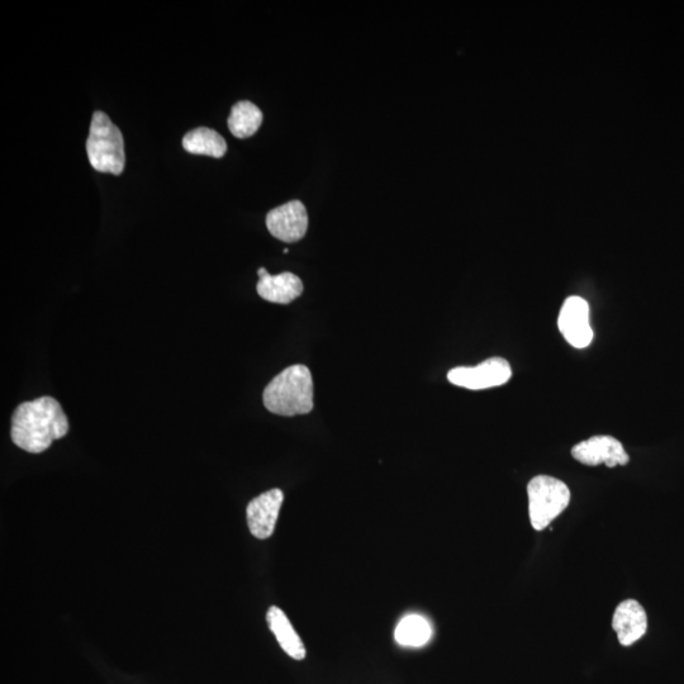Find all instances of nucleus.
I'll list each match as a JSON object with an SVG mask.
<instances>
[{
  "instance_id": "6",
  "label": "nucleus",
  "mask_w": 684,
  "mask_h": 684,
  "mask_svg": "<svg viewBox=\"0 0 684 684\" xmlns=\"http://www.w3.org/2000/svg\"><path fill=\"white\" fill-rule=\"evenodd\" d=\"M284 502V493L279 488L261 493L250 501L246 508L247 526L254 538H272Z\"/></svg>"
},
{
  "instance_id": "15",
  "label": "nucleus",
  "mask_w": 684,
  "mask_h": 684,
  "mask_svg": "<svg viewBox=\"0 0 684 684\" xmlns=\"http://www.w3.org/2000/svg\"><path fill=\"white\" fill-rule=\"evenodd\" d=\"M430 622L420 615H408L398 622L394 630V639L408 648H421L431 640Z\"/></svg>"
},
{
  "instance_id": "13",
  "label": "nucleus",
  "mask_w": 684,
  "mask_h": 684,
  "mask_svg": "<svg viewBox=\"0 0 684 684\" xmlns=\"http://www.w3.org/2000/svg\"><path fill=\"white\" fill-rule=\"evenodd\" d=\"M184 150L193 155L211 156L221 159L227 152L225 139L215 130L198 127L190 131L183 139Z\"/></svg>"
},
{
  "instance_id": "12",
  "label": "nucleus",
  "mask_w": 684,
  "mask_h": 684,
  "mask_svg": "<svg viewBox=\"0 0 684 684\" xmlns=\"http://www.w3.org/2000/svg\"><path fill=\"white\" fill-rule=\"evenodd\" d=\"M266 622H268L270 631H272L285 654L294 660L306 658V645H304L301 636L298 635L282 608L270 607L266 612Z\"/></svg>"
},
{
  "instance_id": "9",
  "label": "nucleus",
  "mask_w": 684,
  "mask_h": 684,
  "mask_svg": "<svg viewBox=\"0 0 684 684\" xmlns=\"http://www.w3.org/2000/svg\"><path fill=\"white\" fill-rule=\"evenodd\" d=\"M266 227L275 239L297 242L307 234V209L301 201H292L274 208L266 216Z\"/></svg>"
},
{
  "instance_id": "10",
  "label": "nucleus",
  "mask_w": 684,
  "mask_h": 684,
  "mask_svg": "<svg viewBox=\"0 0 684 684\" xmlns=\"http://www.w3.org/2000/svg\"><path fill=\"white\" fill-rule=\"evenodd\" d=\"M612 627L620 644L630 646L639 641L648 630V616L638 601L627 600L616 607Z\"/></svg>"
},
{
  "instance_id": "5",
  "label": "nucleus",
  "mask_w": 684,
  "mask_h": 684,
  "mask_svg": "<svg viewBox=\"0 0 684 684\" xmlns=\"http://www.w3.org/2000/svg\"><path fill=\"white\" fill-rule=\"evenodd\" d=\"M511 377V365L502 358L488 359L477 367L454 368L448 373L451 384L470 389V391L503 386Z\"/></svg>"
},
{
  "instance_id": "8",
  "label": "nucleus",
  "mask_w": 684,
  "mask_h": 684,
  "mask_svg": "<svg viewBox=\"0 0 684 684\" xmlns=\"http://www.w3.org/2000/svg\"><path fill=\"white\" fill-rule=\"evenodd\" d=\"M572 455L579 463L591 467L606 464L608 468H615L617 465H626L630 462V456L620 441L607 435L593 436L582 441L574 446Z\"/></svg>"
},
{
  "instance_id": "3",
  "label": "nucleus",
  "mask_w": 684,
  "mask_h": 684,
  "mask_svg": "<svg viewBox=\"0 0 684 684\" xmlns=\"http://www.w3.org/2000/svg\"><path fill=\"white\" fill-rule=\"evenodd\" d=\"M90 165L99 173L122 174L125 169V140L106 113L94 112L87 141Z\"/></svg>"
},
{
  "instance_id": "7",
  "label": "nucleus",
  "mask_w": 684,
  "mask_h": 684,
  "mask_svg": "<svg viewBox=\"0 0 684 684\" xmlns=\"http://www.w3.org/2000/svg\"><path fill=\"white\" fill-rule=\"evenodd\" d=\"M558 326L564 339L573 348L584 349L591 345L593 330L589 325V304L581 297L565 299L560 310Z\"/></svg>"
},
{
  "instance_id": "14",
  "label": "nucleus",
  "mask_w": 684,
  "mask_h": 684,
  "mask_svg": "<svg viewBox=\"0 0 684 684\" xmlns=\"http://www.w3.org/2000/svg\"><path fill=\"white\" fill-rule=\"evenodd\" d=\"M263 123V113L249 101L236 103L228 117V128L237 139H247L255 135Z\"/></svg>"
},
{
  "instance_id": "4",
  "label": "nucleus",
  "mask_w": 684,
  "mask_h": 684,
  "mask_svg": "<svg viewBox=\"0 0 684 684\" xmlns=\"http://www.w3.org/2000/svg\"><path fill=\"white\" fill-rule=\"evenodd\" d=\"M529 515L536 531L546 529L569 506L570 491L562 481L549 475H538L527 486Z\"/></svg>"
},
{
  "instance_id": "1",
  "label": "nucleus",
  "mask_w": 684,
  "mask_h": 684,
  "mask_svg": "<svg viewBox=\"0 0 684 684\" xmlns=\"http://www.w3.org/2000/svg\"><path fill=\"white\" fill-rule=\"evenodd\" d=\"M68 432V417L55 398L45 396L23 402L13 412L12 441L27 453H44L55 440L63 439Z\"/></svg>"
},
{
  "instance_id": "2",
  "label": "nucleus",
  "mask_w": 684,
  "mask_h": 684,
  "mask_svg": "<svg viewBox=\"0 0 684 684\" xmlns=\"http://www.w3.org/2000/svg\"><path fill=\"white\" fill-rule=\"evenodd\" d=\"M263 401L274 415L293 417L313 410V380L306 365L296 364L278 374L266 386Z\"/></svg>"
},
{
  "instance_id": "11",
  "label": "nucleus",
  "mask_w": 684,
  "mask_h": 684,
  "mask_svg": "<svg viewBox=\"0 0 684 684\" xmlns=\"http://www.w3.org/2000/svg\"><path fill=\"white\" fill-rule=\"evenodd\" d=\"M259 283L256 285L258 294L265 301L289 304L302 296L303 283L296 274L285 272L278 275H270L265 268L258 270Z\"/></svg>"
}]
</instances>
